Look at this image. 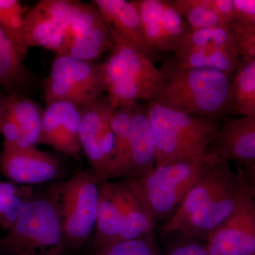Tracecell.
<instances>
[{
    "instance_id": "obj_3",
    "label": "cell",
    "mask_w": 255,
    "mask_h": 255,
    "mask_svg": "<svg viewBox=\"0 0 255 255\" xmlns=\"http://www.w3.org/2000/svg\"><path fill=\"white\" fill-rule=\"evenodd\" d=\"M147 111L157 145L156 165L172 159L203 155L219 135L215 119L183 113L147 102Z\"/></svg>"
},
{
    "instance_id": "obj_31",
    "label": "cell",
    "mask_w": 255,
    "mask_h": 255,
    "mask_svg": "<svg viewBox=\"0 0 255 255\" xmlns=\"http://www.w3.org/2000/svg\"><path fill=\"white\" fill-rule=\"evenodd\" d=\"M29 198L18 196H0V228L1 229L8 231L14 226Z\"/></svg>"
},
{
    "instance_id": "obj_24",
    "label": "cell",
    "mask_w": 255,
    "mask_h": 255,
    "mask_svg": "<svg viewBox=\"0 0 255 255\" xmlns=\"http://www.w3.org/2000/svg\"><path fill=\"white\" fill-rule=\"evenodd\" d=\"M4 110L17 124L31 147L39 145L44 110L21 92L6 94Z\"/></svg>"
},
{
    "instance_id": "obj_12",
    "label": "cell",
    "mask_w": 255,
    "mask_h": 255,
    "mask_svg": "<svg viewBox=\"0 0 255 255\" xmlns=\"http://www.w3.org/2000/svg\"><path fill=\"white\" fill-rule=\"evenodd\" d=\"M150 49L159 55L173 53L191 31L172 0H133Z\"/></svg>"
},
{
    "instance_id": "obj_8",
    "label": "cell",
    "mask_w": 255,
    "mask_h": 255,
    "mask_svg": "<svg viewBox=\"0 0 255 255\" xmlns=\"http://www.w3.org/2000/svg\"><path fill=\"white\" fill-rule=\"evenodd\" d=\"M173 56L184 68L210 69L230 75L241 61L231 26L191 30Z\"/></svg>"
},
{
    "instance_id": "obj_23",
    "label": "cell",
    "mask_w": 255,
    "mask_h": 255,
    "mask_svg": "<svg viewBox=\"0 0 255 255\" xmlns=\"http://www.w3.org/2000/svg\"><path fill=\"white\" fill-rule=\"evenodd\" d=\"M121 223L122 214L113 182L102 183L93 238L95 250L118 241Z\"/></svg>"
},
{
    "instance_id": "obj_27",
    "label": "cell",
    "mask_w": 255,
    "mask_h": 255,
    "mask_svg": "<svg viewBox=\"0 0 255 255\" xmlns=\"http://www.w3.org/2000/svg\"><path fill=\"white\" fill-rule=\"evenodd\" d=\"M26 12L18 0H0V27L23 60L29 49L24 39V19Z\"/></svg>"
},
{
    "instance_id": "obj_20",
    "label": "cell",
    "mask_w": 255,
    "mask_h": 255,
    "mask_svg": "<svg viewBox=\"0 0 255 255\" xmlns=\"http://www.w3.org/2000/svg\"><path fill=\"white\" fill-rule=\"evenodd\" d=\"M210 150L228 162L255 163V117H241L227 122L220 128Z\"/></svg>"
},
{
    "instance_id": "obj_19",
    "label": "cell",
    "mask_w": 255,
    "mask_h": 255,
    "mask_svg": "<svg viewBox=\"0 0 255 255\" xmlns=\"http://www.w3.org/2000/svg\"><path fill=\"white\" fill-rule=\"evenodd\" d=\"M246 190L241 176V180L237 184L223 191L204 209L194 214L179 233L191 239L206 241L236 212Z\"/></svg>"
},
{
    "instance_id": "obj_9",
    "label": "cell",
    "mask_w": 255,
    "mask_h": 255,
    "mask_svg": "<svg viewBox=\"0 0 255 255\" xmlns=\"http://www.w3.org/2000/svg\"><path fill=\"white\" fill-rule=\"evenodd\" d=\"M112 110L107 95L81 108L82 150L90 162V169L102 184L109 181V170L114 156V136L110 126Z\"/></svg>"
},
{
    "instance_id": "obj_13",
    "label": "cell",
    "mask_w": 255,
    "mask_h": 255,
    "mask_svg": "<svg viewBox=\"0 0 255 255\" xmlns=\"http://www.w3.org/2000/svg\"><path fill=\"white\" fill-rule=\"evenodd\" d=\"M241 178V174L236 173L228 161L220 159L191 187L177 211L164 224V234L180 232L194 214L237 184Z\"/></svg>"
},
{
    "instance_id": "obj_34",
    "label": "cell",
    "mask_w": 255,
    "mask_h": 255,
    "mask_svg": "<svg viewBox=\"0 0 255 255\" xmlns=\"http://www.w3.org/2000/svg\"><path fill=\"white\" fill-rule=\"evenodd\" d=\"M241 174L250 195L255 202V163L245 164Z\"/></svg>"
},
{
    "instance_id": "obj_15",
    "label": "cell",
    "mask_w": 255,
    "mask_h": 255,
    "mask_svg": "<svg viewBox=\"0 0 255 255\" xmlns=\"http://www.w3.org/2000/svg\"><path fill=\"white\" fill-rule=\"evenodd\" d=\"M157 145L147 107L136 104L132 116L131 134L123 158L112 171L110 179H136L156 165Z\"/></svg>"
},
{
    "instance_id": "obj_14",
    "label": "cell",
    "mask_w": 255,
    "mask_h": 255,
    "mask_svg": "<svg viewBox=\"0 0 255 255\" xmlns=\"http://www.w3.org/2000/svg\"><path fill=\"white\" fill-rule=\"evenodd\" d=\"M204 246L209 255H255V202L248 189L236 212Z\"/></svg>"
},
{
    "instance_id": "obj_5",
    "label": "cell",
    "mask_w": 255,
    "mask_h": 255,
    "mask_svg": "<svg viewBox=\"0 0 255 255\" xmlns=\"http://www.w3.org/2000/svg\"><path fill=\"white\" fill-rule=\"evenodd\" d=\"M58 206L51 194L32 195L19 218L0 238V255H27L64 247Z\"/></svg>"
},
{
    "instance_id": "obj_32",
    "label": "cell",
    "mask_w": 255,
    "mask_h": 255,
    "mask_svg": "<svg viewBox=\"0 0 255 255\" xmlns=\"http://www.w3.org/2000/svg\"><path fill=\"white\" fill-rule=\"evenodd\" d=\"M0 134L4 137L3 145L17 149L34 148L26 141L21 129L6 113L4 107L0 117Z\"/></svg>"
},
{
    "instance_id": "obj_4",
    "label": "cell",
    "mask_w": 255,
    "mask_h": 255,
    "mask_svg": "<svg viewBox=\"0 0 255 255\" xmlns=\"http://www.w3.org/2000/svg\"><path fill=\"white\" fill-rule=\"evenodd\" d=\"M113 46L103 65L107 96L112 108L154 100L162 77L155 63L127 42L112 38Z\"/></svg>"
},
{
    "instance_id": "obj_2",
    "label": "cell",
    "mask_w": 255,
    "mask_h": 255,
    "mask_svg": "<svg viewBox=\"0 0 255 255\" xmlns=\"http://www.w3.org/2000/svg\"><path fill=\"white\" fill-rule=\"evenodd\" d=\"M221 159L209 150L157 164L142 177L126 181L155 221L169 219L191 187Z\"/></svg>"
},
{
    "instance_id": "obj_22",
    "label": "cell",
    "mask_w": 255,
    "mask_h": 255,
    "mask_svg": "<svg viewBox=\"0 0 255 255\" xmlns=\"http://www.w3.org/2000/svg\"><path fill=\"white\" fill-rule=\"evenodd\" d=\"M113 184L122 214L118 241L152 236L155 220L137 199L127 181L113 182Z\"/></svg>"
},
{
    "instance_id": "obj_17",
    "label": "cell",
    "mask_w": 255,
    "mask_h": 255,
    "mask_svg": "<svg viewBox=\"0 0 255 255\" xmlns=\"http://www.w3.org/2000/svg\"><path fill=\"white\" fill-rule=\"evenodd\" d=\"M81 108L65 101L45 106L39 145L49 146L67 156L78 157L82 150L80 140Z\"/></svg>"
},
{
    "instance_id": "obj_29",
    "label": "cell",
    "mask_w": 255,
    "mask_h": 255,
    "mask_svg": "<svg viewBox=\"0 0 255 255\" xmlns=\"http://www.w3.org/2000/svg\"><path fill=\"white\" fill-rule=\"evenodd\" d=\"M95 255H159L152 236L117 241L95 250Z\"/></svg>"
},
{
    "instance_id": "obj_36",
    "label": "cell",
    "mask_w": 255,
    "mask_h": 255,
    "mask_svg": "<svg viewBox=\"0 0 255 255\" xmlns=\"http://www.w3.org/2000/svg\"><path fill=\"white\" fill-rule=\"evenodd\" d=\"M64 247L54 248L48 251L41 252V253H33L27 255H63Z\"/></svg>"
},
{
    "instance_id": "obj_35",
    "label": "cell",
    "mask_w": 255,
    "mask_h": 255,
    "mask_svg": "<svg viewBox=\"0 0 255 255\" xmlns=\"http://www.w3.org/2000/svg\"><path fill=\"white\" fill-rule=\"evenodd\" d=\"M187 255H209L204 246L196 242L189 241L184 243Z\"/></svg>"
},
{
    "instance_id": "obj_26",
    "label": "cell",
    "mask_w": 255,
    "mask_h": 255,
    "mask_svg": "<svg viewBox=\"0 0 255 255\" xmlns=\"http://www.w3.org/2000/svg\"><path fill=\"white\" fill-rule=\"evenodd\" d=\"M227 113L255 117V61L241 60L233 74Z\"/></svg>"
},
{
    "instance_id": "obj_30",
    "label": "cell",
    "mask_w": 255,
    "mask_h": 255,
    "mask_svg": "<svg viewBox=\"0 0 255 255\" xmlns=\"http://www.w3.org/2000/svg\"><path fill=\"white\" fill-rule=\"evenodd\" d=\"M241 60L255 61V25L234 21L231 24Z\"/></svg>"
},
{
    "instance_id": "obj_7",
    "label": "cell",
    "mask_w": 255,
    "mask_h": 255,
    "mask_svg": "<svg viewBox=\"0 0 255 255\" xmlns=\"http://www.w3.org/2000/svg\"><path fill=\"white\" fill-rule=\"evenodd\" d=\"M42 87L45 105L65 101L82 108L107 92L103 65L56 54Z\"/></svg>"
},
{
    "instance_id": "obj_37",
    "label": "cell",
    "mask_w": 255,
    "mask_h": 255,
    "mask_svg": "<svg viewBox=\"0 0 255 255\" xmlns=\"http://www.w3.org/2000/svg\"></svg>"
},
{
    "instance_id": "obj_1",
    "label": "cell",
    "mask_w": 255,
    "mask_h": 255,
    "mask_svg": "<svg viewBox=\"0 0 255 255\" xmlns=\"http://www.w3.org/2000/svg\"><path fill=\"white\" fill-rule=\"evenodd\" d=\"M159 69L162 86L150 102L215 120L227 113L232 75L210 69L184 68L173 55L164 60Z\"/></svg>"
},
{
    "instance_id": "obj_38",
    "label": "cell",
    "mask_w": 255,
    "mask_h": 255,
    "mask_svg": "<svg viewBox=\"0 0 255 255\" xmlns=\"http://www.w3.org/2000/svg\"></svg>"
},
{
    "instance_id": "obj_28",
    "label": "cell",
    "mask_w": 255,
    "mask_h": 255,
    "mask_svg": "<svg viewBox=\"0 0 255 255\" xmlns=\"http://www.w3.org/2000/svg\"><path fill=\"white\" fill-rule=\"evenodd\" d=\"M135 105L136 104L117 107L112 110L111 114L110 126L114 136V150L108 180L111 172L118 165L127 150L131 134L132 116Z\"/></svg>"
},
{
    "instance_id": "obj_11",
    "label": "cell",
    "mask_w": 255,
    "mask_h": 255,
    "mask_svg": "<svg viewBox=\"0 0 255 255\" xmlns=\"http://www.w3.org/2000/svg\"><path fill=\"white\" fill-rule=\"evenodd\" d=\"M75 0H41L28 10L24 19L28 48L41 47L59 54L73 16Z\"/></svg>"
},
{
    "instance_id": "obj_25",
    "label": "cell",
    "mask_w": 255,
    "mask_h": 255,
    "mask_svg": "<svg viewBox=\"0 0 255 255\" xmlns=\"http://www.w3.org/2000/svg\"><path fill=\"white\" fill-rule=\"evenodd\" d=\"M23 60L0 27V87L8 94L21 92L31 82V75Z\"/></svg>"
},
{
    "instance_id": "obj_21",
    "label": "cell",
    "mask_w": 255,
    "mask_h": 255,
    "mask_svg": "<svg viewBox=\"0 0 255 255\" xmlns=\"http://www.w3.org/2000/svg\"><path fill=\"white\" fill-rule=\"evenodd\" d=\"M191 30L231 26L235 21L233 0H172Z\"/></svg>"
},
{
    "instance_id": "obj_18",
    "label": "cell",
    "mask_w": 255,
    "mask_h": 255,
    "mask_svg": "<svg viewBox=\"0 0 255 255\" xmlns=\"http://www.w3.org/2000/svg\"><path fill=\"white\" fill-rule=\"evenodd\" d=\"M110 32L112 38H119L133 46L155 63L159 55L147 45L141 20L133 1L93 0Z\"/></svg>"
},
{
    "instance_id": "obj_10",
    "label": "cell",
    "mask_w": 255,
    "mask_h": 255,
    "mask_svg": "<svg viewBox=\"0 0 255 255\" xmlns=\"http://www.w3.org/2000/svg\"><path fill=\"white\" fill-rule=\"evenodd\" d=\"M113 46V40L93 3L75 0L73 16L59 54L87 62H97Z\"/></svg>"
},
{
    "instance_id": "obj_6",
    "label": "cell",
    "mask_w": 255,
    "mask_h": 255,
    "mask_svg": "<svg viewBox=\"0 0 255 255\" xmlns=\"http://www.w3.org/2000/svg\"><path fill=\"white\" fill-rule=\"evenodd\" d=\"M101 184L90 169L50 188L59 211L65 244L72 249H80L95 230Z\"/></svg>"
},
{
    "instance_id": "obj_33",
    "label": "cell",
    "mask_w": 255,
    "mask_h": 255,
    "mask_svg": "<svg viewBox=\"0 0 255 255\" xmlns=\"http://www.w3.org/2000/svg\"><path fill=\"white\" fill-rule=\"evenodd\" d=\"M235 21L255 24V0H233Z\"/></svg>"
},
{
    "instance_id": "obj_16",
    "label": "cell",
    "mask_w": 255,
    "mask_h": 255,
    "mask_svg": "<svg viewBox=\"0 0 255 255\" xmlns=\"http://www.w3.org/2000/svg\"><path fill=\"white\" fill-rule=\"evenodd\" d=\"M60 159L37 147L17 149L3 145L0 153V171L11 182L33 185L53 180L60 175Z\"/></svg>"
}]
</instances>
